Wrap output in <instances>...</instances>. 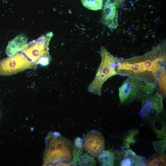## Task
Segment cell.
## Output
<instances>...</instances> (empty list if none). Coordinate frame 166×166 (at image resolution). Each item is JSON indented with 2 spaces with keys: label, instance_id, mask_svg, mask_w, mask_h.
<instances>
[{
  "label": "cell",
  "instance_id": "ac0fdd59",
  "mask_svg": "<svg viewBox=\"0 0 166 166\" xmlns=\"http://www.w3.org/2000/svg\"><path fill=\"white\" fill-rule=\"evenodd\" d=\"M154 149L157 152L164 153L166 149V139L164 138L161 140L152 143Z\"/></svg>",
  "mask_w": 166,
  "mask_h": 166
},
{
  "label": "cell",
  "instance_id": "8fae6325",
  "mask_svg": "<svg viewBox=\"0 0 166 166\" xmlns=\"http://www.w3.org/2000/svg\"><path fill=\"white\" fill-rule=\"evenodd\" d=\"M147 121L157 138L163 139L166 137V117L164 111L157 116Z\"/></svg>",
  "mask_w": 166,
  "mask_h": 166
},
{
  "label": "cell",
  "instance_id": "4fadbf2b",
  "mask_svg": "<svg viewBox=\"0 0 166 166\" xmlns=\"http://www.w3.org/2000/svg\"><path fill=\"white\" fill-rule=\"evenodd\" d=\"M28 39L26 36L24 34L17 36L9 42L6 48V54L10 57L20 51L22 47L26 43Z\"/></svg>",
  "mask_w": 166,
  "mask_h": 166
},
{
  "label": "cell",
  "instance_id": "5bb4252c",
  "mask_svg": "<svg viewBox=\"0 0 166 166\" xmlns=\"http://www.w3.org/2000/svg\"><path fill=\"white\" fill-rule=\"evenodd\" d=\"M100 164L103 166L116 165V157L113 152L109 150H103L98 156Z\"/></svg>",
  "mask_w": 166,
  "mask_h": 166
},
{
  "label": "cell",
  "instance_id": "5b68a950",
  "mask_svg": "<svg viewBox=\"0 0 166 166\" xmlns=\"http://www.w3.org/2000/svg\"><path fill=\"white\" fill-rule=\"evenodd\" d=\"M53 35L52 32H48L35 40L26 43L20 51L34 63L46 65L51 60L49 52V45Z\"/></svg>",
  "mask_w": 166,
  "mask_h": 166
},
{
  "label": "cell",
  "instance_id": "277c9868",
  "mask_svg": "<svg viewBox=\"0 0 166 166\" xmlns=\"http://www.w3.org/2000/svg\"><path fill=\"white\" fill-rule=\"evenodd\" d=\"M101 57L100 65L95 77L88 88V91L93 94L101 95L104 83L109 78L118 74L119 59L114 57L104 46L101 47Z\"/></svg>",
  "mask_w": 166,
  "mask_h": 166
},
{
  "label": "cell",
  "instance_id": "8992f818",
  "mask_svg": "<svg viewBox=\"0 0 166 166\" xmlns=\"http://www.w3.org/2000/svg\"><path fill=\"white\" fill-rule=\"evenodd\" d=\"M36 65L22 53H17L0 61V75H10Z\"/></svg>",
  "mask_w": 166,
  "mask_h": 166
},
{
  "label": "cell",
  "instance_id": "9c48e42d",
  "mask_svg": "<svg viewBox=\"0 0 166 166\" xmlns=\"http://www.w3.org/2000/svg\"><path fill=\"white\" fill-rule=\"evenodd\" d=\"M116 157V165L121 166H147V160L142 156L137 155L129 149L113 152Z\"/></svg>",
  "mask_w": 166,
  "mask_h": 166
},
{
  "label": "cell",
  "instance_id": "6da1fadb",
  "mask_svg": "<svg viewBox=\"0 0 166 166\" xmlns=\"http://www.w3.org/2000/svg\"><path fill=\"white\" fill-rule=\"evenodd\" d=\"M165 51L164 45L160 44L142 56L124 59L121 69L130 76L150 72L153 77L158 76L166 72Z\"/></svg>",
  "mask_w": 166,
  "mask_h": 166
},
{
  "label": "cell",
  "instance_id": "52a82bcc",
  "mask_svg": "<svg viewBox=\"0 0 166 166\" xmlns=\"http://www.w3.org/2000/svg\"><path fill=\"white\" fill-rule=\"evenodd\" d=\"M140 101L141 108L139 115L146 121L157 116L164 111L163 96L157 92L144 96Z\"/></svg>",
  "mask_w": 166,
  "mask_h": 166
},
{
  "label": "cell",
  "instance_id": "ffe728a7",
  "mask_svg": "<svg viewBox=\"0 0 166 166\" xmlns=\"http://www.w3.org/2000/svg\"><path fill=\"white\" fill-rule=\"evenodd\" d=\"M125 0H117L118 5H121L124 2Z\"/></svg>",
  "mask_w": 166,
  "mask_h": 166
},
{
  "label": "cell",
  "instance_id": "30bf717a",
  "mask_svg": "<svg viewBox=\"0 0 166 166\" xmlns=\"http://www.w3.org/2000/svg\"><path fill=\"white\" fill-rule=\"evenodd\" d=\"M118 6L117 0H104L101 22L111 29L118 26Z\"/></svg>",
  "mask_w": 166,
  "mask_h": 166
},
{
  "label": "cell",
  "instance_id": "7a4b0ae2",
  "mask_svg": "<svg viewBox=\"0 0 166 166\" xmlns=\"http://www.w3.org/2000/svg\"><path fill=\"white\" fill-rule=\"evenodd\" d=\"M45 141L43 156L44 165H71L73 148L70 140L55 132L48 134Z\"/></svg>",
  "mask_w": 166,
  "mask_h": 166
},
{
  "label": "cell",
  "instance_id": "7c38bea8",
  "mask_svg": "<svg viewBox=\"0 0 166 166\" xmlns=\"http://www.w3.org/2000/svg\"><path fill=\"white\" fill-rule=\"evenodd\" d=\"M83 150L74 147L71 165L73 166L96 165L94 157L86 152H84Z\"/></svg>",
  "mask_w": 166,
  "mask_h": 166
},
{
  "label": "cell",
  "instance_id": "3957f363",
  "mask_svg": "<svg viewBox=\"0 0 166 166\" xmlns=\"http://www.w3.org/2000/svg\"><path fill=\"white\" fill-rule=\"evenodd\" d=\"M156 85L147 79L136 76H130L119 88L120 102L126 104L140 100L144 96L154 92Z\"/></svg>",
  "mask_w": 166,
  "mask_h": 166
},
{
  "label": "cell",
  "instance_id": "2e32d148",
  "mask_svg": "<svg viewBox=\"0 0 166 166\" xmlns=\"http://www.w3.org/2000/svg\"><path fill=\"white\" fill-rule=\"evenodd\" d=\"M139 132V130L136 129H133L128 132L124 138L121 147L122 149H128L131 144L135 142V136Z\"/></svg>",
  "mask_w": 166,
  "mask_h": 166
},
{
  "label": "cell",
  "instance_id": "ba28073f",
  "mask_svg": "<svg viewBox=\"0 0 166 166\" xmlns=\"http://www.w3.org/2000/svg\"><path fill=\"white\" fill-rule=\"evenodd\" d=\"M82 140L83 149L86 152L93 157H97L104 150L105 139L101 132L98 131H90Z\"/></svg>",
  "mask_w": 166,
  "mask_h": 166
},
{
  "label": "cell",
  "instance_id": "9a60e30c",
  "mask_svg": "<svg viewBox=\"0 0 166 166\" xmlns=\"http://www.w3.org/2000/svg\"><path fill=\"white\" fill-rule=\"evenodd\" d=\"M148 166H166L164 153L158 152L151 156L147 160Z\"/></svg>",
  "mask_w": 166,
  "mask_h": 166
},
{
  "label": "cell",
  "instance_id": "e0dca14e",
  "mask_svg": "<svg viewBox=\"0 0 166 166\" xmlns=\"http://www.w3.org/2000/svg\"><path fill=\"white\" fill-rule=\"evenodd\" d=\"M83 5L86 8L94 10L101 9L103 6V0H81Z\"/></svg>",
  "mask_w": 166,
  "mask_h": 166
},
{
  "label": "cell",
  "instance_id": "d6986e66",
  "mask_svg": "<svg viewBox=\"0 0 166 166\" xmlns=\"http://www.w3.org/2000/svg\"><path fill=\"white\" fill-rule=\"evenodd\" d=\"M166 74L157 81L158 84L160 91L161 93L166 97Z\"/></svg>",
  "mask_w": 166,
  "mask_h": 166
}]
</instances>
